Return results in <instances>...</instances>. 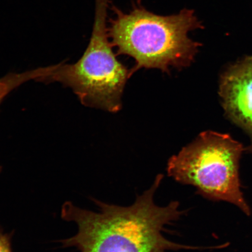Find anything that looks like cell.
<instances>
[{
	"mask_svg": "<svg viewBox=\"0 0 252 252\" xmlns=\"http://www.w3.org/2000/svg\"><path fill=\"white\" fill-rule=\"evenodd\" d=\"M163 178L159 174L151 188L128 207L103 203L93 198L98 212L81 209L71 202L63 204L61 217L76 223L77 234L62 239V247L75 248L78 252H166L196 250L176 244L163 236L165 226L172 224L185 212L178 201L160 207L154 195Z\"/></svg>",
	"mask_w": 252,
	"mask_h": 252,
	"instance_id": "1",
	"label": "cell"
},
{
	"mask_svg": "<svg viewBox=\"0 0 252 252\" xmlns=\"http://www.w3.org/2000/svg\"><path fill=\"white\" fill-rule=\"evenodd\" d=\"M114 17L110 18L108 35L119 54L132 57L136 68H159L190 65L201 43L190 38V31L203 29L193 9H184L178 14L159 15L140 4L125 13L113 5Z\"/></svg>",
	"mask_w": 252,
	"mask_h": 252,
	"instance_id": "2",
	"label": "cell"
},
{
	"mask_svg": "<svg viewBox=\"0 0 252 252\" xmlns=\"http://www.w3.org/2000/svg\"><path fill=\"white\" fill-rule=\"evenodd\" d=\"M109 0H95L92 35L81 59L74 64L53 65L41 82L70 88L84 105L117 112L130 72L118 61L109 39Z\"/></svg>",
	"mask_w": 252,
	"mask_h": 252,
	"instance_id": "3",
	"label": "cell"
},
{
	"mask_svg": "<svg viewBox=\"0 0 252 252\" xmlns=\"http://www.w3.org/2000/svg\"><path fill=\"white\" fill-rule=\"evenodd\" d=\"M243 146L228 134L203 132L169 159L167 172L182 184L213 201H224L251 215L241 190L239 160Z\"/></svg>",
	"mask_w": 252,
	"mask_h": 252,
	"instance_id": "4",
	"label": "cell"
},
{
	"mask_svg": "<svg viewBox=\"0 0 252 252\" xmlns=\"http://www.w3.org/2000/svg\"><path fill=\"white\" fill-rule=\"evenodd\" d=\"M220 94L229 118L252 136V56L224 72L220 78Z\"/></svg>",
	"mask_w": 252,
	"mask_h": 252,
	"instance_id": "5",
	"label": "cell"
},
{
	"mask_svg": "<svg viewBox=\"0 0 252 252\" xmlns=\"http://www.w3.org/2000/svg\"><path fill=\"white\" fill-rule=\"evenodd\" d=\"M33 75L31 71L20 74H9L0 79V104L6 96L21 85L32 80ZM2 167L0 166V174Z\"/></svg>",
	"mask_w": 252,
	"mask_h": 252,
	"instance_id": "6",
	"label": "cell"
},
{
	"mask_svg": "<svg viewBox=\"0 0 252 252\" xmlns=\"http://www.w3.org/2000/svg\"><path fill=\"white\" fill-rule=\"evenodd\" d=\"M14 231L4 233L0 226V252H13L11 247V241Z\"/></svg>",
	"mask_w": 252,
	"mask_h": 252,
	"instance_id": "7",
	"label": "cell"
},
{
	"mask_svg": "<svg viewBox=\"0 0 252 252\" xmlns=\"http://www.w3.org/2000/svg\"><path fill=\"white\" fill-rule=\"evenodd\" d=\"M248 150L251 151V153H252V144L250 147L248 148Z\"/></svg>",
	"mask_w": 252,
	"mask_h": 252,
	"instance_id": "8",
	"label": "cell"
}]
</instances>
